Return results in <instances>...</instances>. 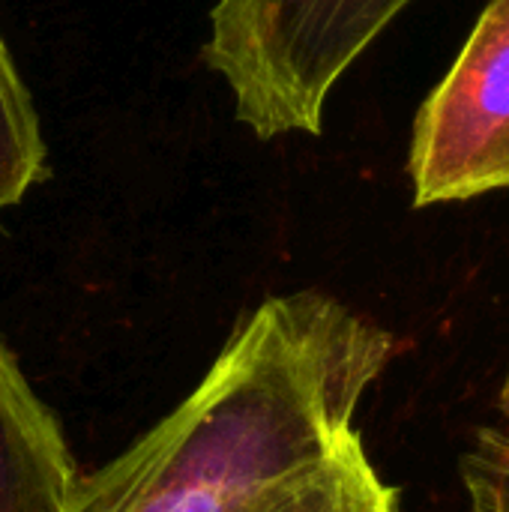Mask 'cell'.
<instances>
[{"mask_svg": "<svg viewBox=\"0 0 509 512\" xmlns=\"http://www.w3.org/2000/svg\"><path fill=\"white\" fill-rule=\"evenodd\" d=\"M408 171L414 207L509 189V0H492L423 102Z\"/></svg>", "mask_w": 509, "mask_h": 512, "instance_id": "cell-3", "label": "cell"}, {"mask_svg": "<svg viewBox=\"0 0 509 512\" xmlns=\"http://www.w3.org/2000/svg\"><path fill=\"white\" fill-rule=\"evenodd\" d=\"M258 512H399V492L381 480L354 432Z\"/></svg>", "mask_w": 509, "mask_h": 512, "instance_id": "cell-5", "label": "cell"}, {"mask_svg": "<svg viewBox=\"0 0 509 512\" xmlns=\"http://www.w3.org/2000/svg\"><path fill=\"white\" fill-rule=\"evenodd\" d=\"M393 354V333L330 294L270 297L171 414L78 477L66 512H258L357 432Z\"/></svg>", "mask_w": 509, "mask_h": 512, "instance_id": "cell-1", "label": "cell"}, {"mask_svg": "<svg viewBox=\"0 0 509 512\" xmlns=\"http://www.w3.org/2000/svg\"><path fill=\"white\" fill-rule=\"evenodd\" d=\"M75 483L57 417L0 342V512H66Z\"/></svg>", "mask_w": 509, "mask_h": 512, "instance_id": "cell-4", "label": "cell"}, {"mask_svg": "<svg viewBox=\"0 0 509 512\" xmlns=\"http://www.w3.org/2000/svg\"><path fill=\"white\" fill-rule=\"evenodd\" d=\"M459 477L471 512H509V429H477Z\"/></svg>", "mask_w": 509, "mask_h": 512, "instance_id": "cell-7", "label": "cell"}, {"mask_svg": "<svg viewBox=\"0 0 509 512\" xmlns=\"http://www.w3.org/2000/svg\"><path fill=\"white\" fill-rule=\"evenodd\" d=\"M48 177V150L30 90L0 36V213Z\"/></svg>", "mask_w": 509, "mask_h": 512, "instance_id": "cell-6", "label": "cell"}, {"mask_svg": "<svg viewBox=\"0 0 509 512\" xmlns=\"http://www.w3.org/2000/svg\"><path fill=\"white\" fill-rule=\"evenodd\" d=\"M414 0H216L204 60L261 141L324 126V105L354 60Z\"/></svg>", "mask_w": 509, "mask_h": 512, "instance_id": "cell-2", "label": "cell"}, {"mask_svg": "<svg viewBox=\"0 0 509 512\" xmlns=\"http://www.w3.org/2000/svg\"><path fill=\"white\" fill-rule=\"evenodd\" d=\"M498 405H501V411H504V417H507V423H509V372H507L504 387H501V399H498Z\"/></svg>", "mask_w": 509, "mask_h": 512, "instance_id": "cell-8", "label": "cell"}]
</instances>
